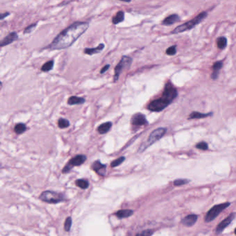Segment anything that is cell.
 Returning a JSON list of instances; mask_svg holds the SVG:
<instances>
[{"label":"cell","instance_id":"obj_1","mask_svg":"<svg viewBox=\"0 0 236 236\" xmlns=\"http://www.w3.org/2000/svg\"><path fill=\"white\" fill-rule=\"evenodd\" d=\"M89 24L87 21H76L67 27L57 35L46 47L49 50H62L67 49L87 30Z\"/></svg>","mask_w":236,"mask_h":236},{"label":"cell","instance_id":"obj_2","mask_svg":"<svg viewBox=\"0 0 236 236\" xmlns=\"http://www.w3.org/2000/svg\"><path fill=\"white\" fill-rule=\"evenodd\" d=\"M177 89L172 85L171 82H169L165 85L162 96L158 99L150 102L147 106V109L154 112L162 111L172 103V101L177 97Z\"/></svg>","mask_w":236,"mask_h":236},{"label":"cell","instance_id":"obj_3","mask_svg":"<svg viewBox=\"0 0 236 236\" xmlns=\"http://www.w3.org/2000/svg\"><path fill=\"white\" fill-rule=\"evenodd\" d=\"M208 15L207 12H202L200 14L193 18L191 20L187 21V22L181 24L175 28L170 33L171 34H178V33L184 32V31H189L190 29H193L195 26L200 24L202 21L204 20L206 18Z\"/></svg>","mask_w":236,"mask_h":236},{"label":"cell","instance_id":"obj_4","mask_svg":"<svg viewBox=\"0 0 236 236\" xmlns=\"http://www.w3.org/2000/svg\"><path fill=\"white\" fill-rule=\"evenodd\" d=\"M39 199L41 201L49 204H58L65 202L67 199L63 193L54 190H45L40 194Z\"/></svg>","mask_w":236,"mask_h":236},{"label":"cell","instance_id":"obj_5","mask_svg":"<svg viewBox=\"0 0 236 236\" xmlns=\"http://www.w3.org/2000/svg\"><path fill=\"white\" fill-rule=\"evenodd\" d=\"M167 132V128L166 127H159V128L155 129L154 130H153L151 134L149 136L148 139H147V141L144 143H143L142 145H141V147H139V152H142L145 150H146L148 147H150V145H152V144H154L155 142H157V141L160 140V139L162 138L166 134Z\"/></svg>","mask_w":236,"mask_h":236},{"label":"cell","instance_id":"obj_6","mask_svg":"<svg viewBox=\"0 0 236 236\" xmlns=\"http://www.w3.org/2000/svg\"><path fill=\"white\" fill-rule=\"evenodd\" d=\"M132 63V58L131 57L123 56L120 60V62L116 66L114 69V82H117L119 80V76L123 72V70L127 69L130 67Z\"/></svg>","mask_w":236,"mask_h":236},{"label":"cell","instance_id":"obj_7","mask_svg":"<svg viewBox=\"0 0 236 236\" xmlns=\"http://www.w3.org/2000/svg\"><path fill=\"white\" fill-rule=\"evenodd\" d=\"M87 160V157L84 154H78L76 155L74 157H73L68 161V163L65 165L62 169V173L65 174V173L69 172L71 170H72L73 168L75 166H79L83 164L85 161Z\"/></svg>","mask_w":236,"mask_h":236},{"label":"cell","instance_id":"obj_8","mask_svg":"<svg viewBox=\"0 0 236 236\" xmlns=\"http://www.w3.org/2000/svg\"><path fill=\"white\" fill-rule=\"evenodd\" d=\"M230 204H230L229 202H225V203L214 206L208 212L207 214H206L205 217V221L206 222H210L213 221V220H215L224 210L226 209L228 206H229Z\"/></svg>","mask_w":236,"mask_h":236},{"label":"cell","instance_id":"obj_9","mask_svg":"<svg viewBox=\"0 0 236 236\" xmlns=\"http://www.w3.org/2000/svg\"><path fill=\"white\" fill-rule=\"evenodd\" d=\"M131 123L134 126H143L148 124V121L144 114L141 113H137L133 115L131 119Z\"/></svg>","mask_w":236,"mask_h":236},{"label":"cell","instance_id":"obj_10","mask_svg":"<svg viewBox=\"0 0 236 236\" xmlns=\"http://www.w3.org/2000/svg\"><path fill=\"white\" fill-rule=\"evenodd\" d=\"M235 213H232L230 214V215L228 216V217L222 221L218 225L217 227V229H216V233L217 235H219L222 233V231L225 230L226 228H227L228 226H229L230 224L233 222V220L235 219Z\"/></svg>","mask_w":236,"mask_h":236},{"label":"cell","instance_id":"obj_11","mask_svg":"<svg viewBox=\"0 0 236 236\" xmlns=\"http://www.w3.org/2000/svg\"><path fill=\"white\" fill-rule=\"evenodd\" d=\"M17 39H18V35L16 32L10 33L3 40H0V47L8 46V45L16 41Z\"/></svg>","mask_w":236,"mask_h":236},{"label":"cell","instance_id":"obj_12","mask_svg":"<svg viewBox=\"0 0 236 236\" xmlns=\"http://www.w3.org/2000/svg\"><path fill=\"white\" fill-rule=\"evenodd\" d=\"M92 168L101 176H104L106 172V165L101 164L100 161H94L92 166Z\"/></svg>","mask_w":236,"mask_h":236},{"label":"cell","instance_id":"obj_13","mask_svg":"<svg viewBox=\"0 0 236 236\" xmlns=\"http://www.w3.org/2000/svg\"><path fill=\"white\" fill-rule=\"evenodd\" d=\"M181 20L180 17L177 14H172L169 15L165 18L162 21V24L164 26H170V25L174 24L176 22H178Z\"/></svg>","mask_w":236,"mask_h":236},{"label":"cell","instance_id":"obj_14","mask_svg":"<svg viewBox=\"0 0 236 236\" xmlns=\"http://www.w3.org/2000/svg\"><path fill=\"white\" fill-rule=\"evenodd\" d=\"M197 218V215H189L185 217L182 220V223L184 226H186V227H192V226H193L196 223Z\"/></svg>","mask_w":236,"mask_h":236},{"label":"cell","instance_id":"obj_15","mask_svg":"<svg viewBox=\"0 0 236 236\" xmlns=\"http://www.w3.org/2000/svg\"><path fill=\"white\" fill-rule=\"evenodd\" d=\"M223 67V62L222 61H217L214 63L213 65V73L211 74V78L213 80H217L219 76L220 71Z\"/></svg>","mask_w":236,"mask_h":236},{"label":"cell","instance_id":"obj_16","mask_svg":"<svg viewBox=\"0 0 236 236\" xmlns=\"http://www.w3.org/2000/svg\"><path fill=\"white\" fill-rule=\"evenodd\" d=\"M104 48H105V44L103 43H101L98 46L94 47V48H85L84 49V53L85 54L92 56L94 54H96L101 52L104 49Z\"/></svg>","mask_w":236,"mask_h":236},{"label":"cell","instance_id":"obj_17","mask_svg":"<svg viewBox=\"0 0 236 236\" xmlns=\"http://www.w3.org/2000/svg\"><path fill=\"white\" fill-rule=\"evenodd\" d=\"M85 99L84 98L78 97L76 96H72L68 98L67 104L69 105H82L85 103Z\"/></svg>","mask_w":236,"mask_h":236},{"label":"cell","instance_id":"obj_18","mask_svg":"<svg viewBox=\"0 0 236 236\" xmlns=\"http://www.w3.org/2000/svg\"><path fill=\"white\" fill-rule=\"evenodd\" d=\"M213 114V112L210 113H201L199 112H192V113L190 114L188 119H204V118H207L209 117H212Z\"/></svg>","mask_w":236,"mask_h":236},{"label":"cell","instance_id":"obj_19","mask_svg":"<svg viewBox=\"0 0 236 236\" xmlns=\"http://www.w3.org/2000/svg\"><path fill=\"white\" fill-rule=\"evenodd\" d=\"M112 126V122H106V123L101 124L98 127L97 131L101 134H105L107 133L110 130Z\"/></svg>","mask_w":236,"mask_h":236},{"label":"cell","instance_id":"obj_20","mask_svg":"<svg viewBox=\"0 0 236 236\" xmlns=\"http://www.w3.org/2000/svg\"><path fill=\"white\" fill-rule=\"evenodd\" d=\"M116 216L119 219H123V218H127L130 217L133 215V210L129 209H124L117 211L116 213Z\"/></svg>","mask_w":236,"mask_h":236},{"label":"cell","instance_id":"obj_21","mask_svg":"<svg viewBox=\"0 0 236 236\" xmlns=\"http://www.w3.org/2000/svg\"><path fill=\"white\" fill-rule=\"evenodd\" d=\"M124 19H125V13H124L123 11H120L116 14L115 16L113 17L112 23L114 24L117 25L118 24L121 23L123 21H124Z\"/></svg>","mask_w":236,"mask_h":236},{"label":"cell","instance_id":"obj_22","mask_svg":"<svg viewBox=\"0 0 236 236\" xmlns=\"http://www.w3.org/2000/svg\"><path fill=\"white\" fill-rule=\"evenodd\" d=\"M27 130V127L24 123H17L15 125L14 127V132L17 134H21L24 133Z\"/></svg>","mask_w":236,"mask_h":236},{"label":"cell","instance_id":"obj_23","mask_svg":"<svg viewBox=\"0 0 236 236\" xmlns=\"http://www.w3.org/2000/svg\"><path fill=\"white\" fill-rule=\"evenodd\" d=\"M76 185L82 189H87L88 187H89V183L87 180H84V179H79V180H77L76 181Z\"/></svg>","mask_w":236,"mask_h":236},{"label":"cell","instance_id":"obj_24","mask_svg":"<svg viewBox=\"0 0 236 236\" xmlns=\"http://www.w3.org/2000/svg\"><path fill=\"white\" fill-rule=\"evenodd\" d=\"M217 47L220 49H225L227 46V39L225 37H220L217 40Z\"/></svg>","mask_w":236,"mask_h":236},{"label":"cell","instance_id":"obj_25","mask_svg":"<svg viewBox=\"0 0 236 236\" xmlns=\"http://www.w3.org/2000/svg\"><path fill=\"white\" fill-rule=\"evenodd\" d=\"M54 66V60H49L46 63L43 64L41 71L44 72H48L49 71L52 70Z\"/></svg>","mask_w":236,"mask_h":236},{"label":"cell","instance_id":"obj_26","mask_svg":"<svg viewBox=\"0 0 236 236\" xmlns=\"http://www.w3.org/2000/svg\"><path fill=\"white\" fill-rule=\"evenodd\" d=\"M58 125L60 129H66L70 126L69 121L64 118H60L58 121Z\"/></svg>","mask_w":236,"mask_h":236},{"label":"cell","instance_id":"obj_27","mask_svg":"<svg viewBox=\"0 0 236 236\" xmlns=\"http://www.w3.org/2000/svg\"><path fill=\"white\" fill-rule=\"evenodd\" d=\"M72 219L71 217H67V219L65 220V222H64V229L66 231L69 232L71 230V228H72Z\"/></svg>","mask_w":236,"mask_h":236},{"label":"cell","instance_id":"obj_28","mask_svg":"<svg viewBox=\"0 0 236 236\" xmlns=\"http://www.w3.org/2000/svg\"><path fill=\"white\" fill-rule=\"evenodd\" d=\"M190 182L189 180H185V179H180V180H176L173 182V184L175 186H180L183 185L188 184Z\"/></svg>","mask_w":236,"mask_h":236},{"label":"cell","instance_id":"obj_29","mask_svg":"<svg viewBox=\"0 0 236 236\" xmlns=\"http://www.w3.org/2000/svg\"><path fill=\"white\" fill-rule=\"evenodd\" d=\"M125 158L124 157H119V158L117 159L116 160L113 161L112 162L111 167H112V168H114V167H117L118 166H119V165H121L122 163H123V161H125Z\"/></svg>","mask_w":236,"mask_h":236},{"label":"cell","instance_id":"obj_30","mask_svg":"<svg viewBox=\"0 0 236 236\" xmlns=\"http://www.w3.org/2000/svg\"><path fill=\"white\" fill-rule=\"evenodd\" d=\"M166 54L168 56H174L177 54V46L176 45H173L172 46H170L169 48L167 49L166 50Z\"/></svg>","mask_w":236,"mask_h":236},{"label":"cell","instance_id":"obj_31","mask_svg":"<svg viewBox=\"0 0 236 236\" xmlns=\"http://www.w3.org/2000/svg\"><path fill=\"white\" fill-rule=\"evenodd\" d=\"M37 25H38V23L31 24V25H29V26H27L26 28H25L24 30V34L31 33L32 31H34V29H35V27L37 26Z\"/></svg>","mask_w":236,"mask_h":236},{"label":"cell","instance_id":"obj_32","mask_svg":"<svg viewBox=\"0 0 236 236\" xmlns=\"http://www.w3.org/2000/svg\"><path fill=\"white\" fill-rule=\"evenodd\" d=\"M195 147L197 148L200 149V150H207L208 149V145L207 144V143L204 142V141H202V142L198 143L196 145Z\"/></svg>","mask_w":236,"mask_h":236},{"label":"cell","instance_id":"obj_33","mask_svg":"<svg viewBox=\"0 0 236 236\" xmlns=\"http://www.w3.org/2000/svg\"><path fill=\"white\" fill-rule=\"evenodd\" d=\"M153 234V231L152 230L148 229V230H145V231H143L140 232V233H137L136 236H151Z\"/></svg>","mask_w":236,"mask_h":236},{"label":"cell","instance_id":"obj_34","mask_svg":"<svg viewBox=\"0 0 236 236\" xmlns=\"http://www.w3.org/2000/svg\"><path fill=\"white\" fill-rule=\"evenodd\" d=\"M10 14H11V13H10L9 12H5V13H0V20L5 19L6 17H7L9 15H10Z\"/></svg>","mask_w":236,"mask_h":236},{"label":"cell","instance_id":"obj_35","mask_svg":"<svg viewBox=\"0 0 236 236\" xmlns=\"http://www.w3.org/2000/svg\"><path fill=\"white\" fill-rule=\"evenodd\" d=\"M110 67V65L109 64H106V65L105 66V67H103V68L101 69V72H100V73H101V74H105V73L107 72V71L109 69V68Z\"/></svg>","mask_w":236,"mask_h":236},{"label":"cell","instance_id":"obj_36","mask_svg":"<svg viewBox=\"0 0 236 236\" xmlns=\"http://www.w3.org/2000/svg\"><path fill=\"white\" fill-rule=\"evenodd\" d=\"M1 84H2V82L0 81V86H1Z\"/></svg>","mask_w":236,"mask_h":236}]
</instances>
